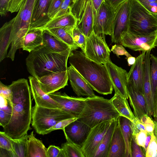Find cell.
I'll return each mask as SVG.
<instances>
[{"instance_id":"obj_1","label":"cell","mask_w":157,"mask_h":157,"mask_svg":"<svg viewBox=\"0 0 157 157\" xmlns=\"http://www.w3.org/2000/svg\"><path fill=\"white\" fill-rule=\"evenodd\" d=\"M11 90L13 112L9 123L4 131L13 139L27 134L32 121L31 91L27 79L22 78L13 81L8 86Z\"/></svg>"},{"instance_id":"obj_2","label":"cell","mask_w":157,"mask_h":157,"mask_svg":"<svg viewBox=\"0 0 157 157\" xmlns=\"http://www.w3.org/2000/svg\"><path fill=\"white\" fill-rule=\"evenodd\" d=\"M68 59L70 65L75 68L93 90L103 95L112 93L113 88L104 64L91 60L83 52L76 50L71 51Z\"/></svg>"},{"instance_id":"obj_3","label":"cell","mask_w":157,"mask_h":157,"mask_svg":"<svg viewBox=\"0 0 157 157\" xmlns=\"http://www.w3.org/2000/svg\"><path fill=\"white\" fill-rule=\"evenodd\" d=\"M72 49L52 52L42 44L29 52L26 59L27 70L37 79L50 73L67 70V62Z\"/></svg>"},{"instance_id":"obj_4","label":"cell","mask_w":157,"mask_h":157,"mask_svg":"<svg viewBox=\"0 0 157 157\" xmlns=\"http://www.w3.org/2000/svg\"><path fill=\"white\" fill-rule=\"evenodd\" d=\"M120 116L110 100L96 96L86 98L84 108L77 120L92 128L105 121L117 120Z\"/></svg>"},{"instance_id":"obj_5","label":"cell","mask_w":157,"mask_h":157,"mask_svg":"<svg viewBox=\"0 0 157 157\" xmlns=\"http://www.w3.org/2000/svg\"><path fill=\"white\" fill-rule=\"evenodd\" d=\"M128 30L138 35L157 31V13L149 11L139 0H130Z\"/></svg>"},{"instance_id":"obj_6","label":"cell","mask_w":157,"mask_h":157,"mask_svg":"<svg viewBox=\"0 0 157 157\" xmlns=\"http://www.w3.org/2000/svg\"><path fill=\"white\" fill-rule=\"evenodd\" d=\"M37 0H25L14 17L12 39L9 54L15 56L17 50L22 48L25 37L29 29L31 18Z\"/></svg>"},{"instance_id":"obj_7","label":"cell","mask_w":157,"mask_h":157,"mask_svg":"<svg viewBox=\"0 0 157 157\" xmlns=\"http://www.w3.org/2000/svg\"><path fill=\"white\" fill-rule=\"evenodd\" d=\"M75 117L60 108L46 107L35 104L32 107V125L37 133L44 135L59 121Z\"/></svg>"},{"instance_id":"obj_8","label":"cell","mask_w":157,"mask_h":157,"mask_svg":"<svg viewBox=\"0 0 157 157\" xmlns=\"http://www.w3.org/2000/svg\"><path fill=\"white\" fill-rule=\"evenodd\" d=\"M70 11L75 18L76 25L86 38L94 32L93 25L96 11L92 0H72Z\"/></svg>"},{"instance_id":"obj_9","label":"cell","mask_w":157,"mask_h":157,"mask_svg":"<svg viewBox=\"0 0 157 157\" xmlns=\"http://www.w3.org/2000/svg\"><path fill=\"white\" fill-rule=\"evenodd\" d=\"M104 36L96 34L94 32L86 38L85 49L84 52L89 59L103 64L110 59L111 52Z\"/></svg>"},{"instance_id":"obj_10","label":"cell","mask_w":157,"mask_h":157,"mask_svg":"<svg viewBox=\"0 0 157 157\" xmlns=\"http://www.w3.org/2000/svg\"><path fill=\"white\" fill-rule=\"evenodd\" d=\"M115 9L104 0L94 16L93 29L96 34L112 35Z\"/></svg>"},{"instance_id":"obj_11","label":"cell","mask_w":157,"mask_h":157,"mask_svg":"<svg viewBox=\"0 0 157 157\" xmlns=\"http://www.w3.org/2000/svg\"><path fill=\"white\" fill-rule=\"evenodd\" d=\"M157 30L146 35H138L128 29L121 37V43L134 51L147 52L155 48Z\"/></svg>"},{"instance_id":"obj_12","label":"cell","mask_w":157,"mask_h":157,"mask_svg":"<svg viewBox=\"0 0 157 157\" xmlns=\"http://www.w3.org/2000/svg\"><path fill=\"white\" fill-rule=\"evenodd\" d=\"M130 0H125L115 9L111 37L112 41L117 44H121V36L128 29Z\"/></svg>"},{"instance_id":"obj_13","label":"cell","mask_w":157,"mask_h":157,"mask_svg":"<svg viewBox=\"0 0 157 157\" xmlns=\"http://www.w3.org/2000/svg\"><path fill=\"white\" fill-rule=\"evenodd\" d=\"M114 120L105 121L91 128L81 147L85 157H94L99 144Z\"/></svg>"},{"instance_id":"obj_14","label":"cell","mask_w":157,"mask_h":157,"mask_svg":"<svg viewBox=\"0 0 157 157\" xmlns=\"http://www.w3.org/2000/svg\"><path fill=\"white\" fill-rule=\"evenodd\" d=\"M104 64L107 68L115 93L128 99L127 71L113 63L110 59Z\"/></svg>"},{"instance_id":"obj_15","label":"cell","mask_w":157,"mask_h":157,"mask_svg":"<svg viewBox=\"0 0 157 157\" xmlns=\"http://www.w3.org/2000/svg\"><path fill=\"white\" fill-rule=\"evenodd\" d=\"M49 95L61 106V109L78 118L85 106L86 98L69 96L65 93L55 92Z\"/></svg>"},{"instance_id":"obj_16","label":"cell","mask_w":157,"mask_h":157,"mask_svg":"<svg viewBox=\"0 0 157 157\" xmlns=\"http://www.w3.org/2000/svg\"><path fill=\"white\" fill-rule=\"evenodd\" d=\"M67 70L53 72L37 79L42 90L49 95L68 85Z\"/></svg>"},{"instance_id":"obj_17","label":"cell","mask_w":157,"mask_h":157,"mask_svg":"<svg viewBox=\"0 0 157 157\" xmlns=\"http://www.w3.org/2000/svg\"><path fill=\"white\" fill-rule=\"evenodd\" d=\"M77 119L66 127L63 131L67 140L81 147L91 128Z\"/></svg>"},{"instance_id":"obj_18","label":"cell","mask_w":157,"mask_h":157,"mask_svg":"<svg viewBox=\"0 0 157 157\" xmlns=\"http://www.w3.org/2000/svg\"><path fill=\"white\" fill-rule=\"evenodd\" d=\"M67 70L71 87L78 97H93L96 96L92 88L74 67L70 65Z\"/></svg>"},{"instance_id":"obj_19","label":"cell","mask_w":157,"mask_h":157,"mask_svg":"<svg viewBox=\"0 0 157 157\" xmlns=\"http://www.w3.org/2000/svg\"><path fill=\"white\" fill-rule=\"evenodd\" d=\"M127 90L130 105L136 118L140 120L143 116L148 115L144 94L129 83L127 84Z\"/></svg>"},{"instance_id":"obj_20","label":"cell","mask_w":157,"mask_h":157,"mask_svg":"<svg viewBox=\"0 0 157 157\" xmlns=\"http://www.w3.org/2000/svg\"><path fill=\"white\" fill-rule=\"evenodd\" d=\"M51 0H37L35 6L29 29H43L51 19L48 12Z\"/></svg>"},{"instance_id":"obj_21","label":"cell","mask_w":157,"mask_h":157,"mask_svg":"<svg viewBox=\"0 0 157 157\" xmlns=\"http://www.w3.org/2000/svg\"><path fill=\"white\" fill-rule=\"evenodd\" d=\"M146 52H142L136 58L128 73V83H131L144 94L143 83L144 73V59Z\"/></svg>"},{"instance_id":"obj_22","label":"cell","mask_w":157,"mask_h":157,"mask_svg":"<svg viewBox=\"0 0 157 157\" xmlns=\"http://www.w3.org/2000/svg\"><path fill=\"white\" fill-rule=\"evenodd\" d=\"M31 93L35 104L44 107L61 109L60 105L41 88L37 79L32 76L29 77Z\"/></svg>"},{"instance_id":"obj_23","label":"cell","mask_w":157,"mask_h":157,"mask_svg":"<svg viewBox=\"0 0 157 157\" xmlns=\"http://www.w3.org/2000/svg\"><path fill=\"white\" fill-rule=\"evenodd\" d=\"M151 51V50L148 51L145 53L144 59V73L143 83L144 94L149 115H151L153 113L154 102L150 74Z\"/></svg>"},{"instance_id":"obj_24","label":"cell","mask_w":157,"mask_h":157,"mask_svg":"<svg viewBox=\"0 0 157 157\" xmlns=\"http://www.w3.org/2000/svg\"><path fill=\"white\" fill-rule=\"evenodd\" d=\"M125 142L117 119L108 157H125Z\"/></svg>"},{"instance_id":"obj_25","label":"cell","mask_w":157,"mask_h":157,"mask_svg":"<svg viewBox=\"0 0 157 157\" xmlns=\"http://www.w3.org/2000/svg\"><path fill=\"white\" fill-rule=\"evenodd\" d=\"M14 17L5 23L0 29V62L7 57V51L11 44Z\"/></svg>"},{"instance_id":"obj_26","label":"cell","mask_w":157,"mask_h":157,"mask_svg":"<svg viewBox=\"0 0 157 157\" xmlns=\"http://www.w3.org/2000/svg\"><path fill=\"white\" fill-rule=\"evenodd\" d=\"M42 29H29L24 39L22 48L29 53L43 44Z\"/></svg>"},{"instance_id":"obj_27","label":"cell","mask_w":157,"mask_h":157,"mask_svg":"<svg viewBox=\"0 0 157 157\" xmlns=\"http://www.w3.org/2000/svg\"><path fill=\"white\" fill-rule=\"evenodd\" d=\"M42 44L48 49L56 52H61L71 48L46 29H43Z\"/></svg>"},{"instance_id":"obj_28","label":"cell","mask_w":157,"mask_h":157,"mask_svg":"<svg viewBox=\"0 0 157 157\" xmlns=\"http://www.w3.org/2000/svg\"><path fill=\"white\" fill-rule=\"evenodd\" d=\"M47 149L42 141L35 137L33 131L28 135L27 157H47Z\"/></svg>"},{"instance_id":"obj_29","label":"cell","mask_w":157,"mask_h":157,"mask_svg":"<svg viewBox=\"0 0 157 157\" xmlns=\"http://www.w3.org/2000/svg\"><path fill=\"white\" fill-rule=\"evenodd\" d=\"M117 120L125 142V157H131V145L132 137V121L122 116L118 117Z\"/></svg>"},{"instance_id":"obj_30","label":"cell","mask_w":157,"mask_h":157,"mask_svg":"<svg viewBox=\"0 0 157 157\" xmlns=\"http://www.w3.org/2000/svg\"><path fill=\"white\" fill-rule=\"evenodd\" d=\"M110 100L117 111L121 116L133 121L136 118L129 105L127 99L121 95L115 93Z\"/></svg>"},{"instance_id":"obj_31","label":"cell","mask_w":157,"mask_h":157,"mask_svg":"<svg viewBox=\"0 0 157 157\" xmlns=\"http://www.w3.org/2000/svg\"><path fill=\"white\" fill-rule=\"evenodd\" d=\"M73 27L53 28L47 29L50 33L69 45L72 51L79 47L75 42L73 37Z\"/></svg>"},{"instance_id":"obj_32","label":"cell","mask_w":157,"mask_h":157,"mask_svg":"<svg viewBox=\"0 0 157 157\" xmlns=\"http://www.w3.org/2000/svg\"><path fill=\"white\" fill-rule=\"evenodd\" d=\"M76 25V20L71 12L52 19L43 29L66 27H74Z\"/></svg>"},{"instance_id":"obj_33","label":"cell","mask_w":157,"mask_h":157,"mask_svg":"<svg viewBox=\"0 0 157 157\" xmlns=\"http://www.w3.org/2000/svg\"><path fill=\"white\" fill-rule=\"evenodd\" d=\"M117 120H114L109 127L99 144L94 157H108Z\"/></svg>"},{"instance_id":"obj_34","label":"cell","mask_w":157,"mask_h":157,"mask_svg":"<svg viewBox=\"0 0 157 157\" xmlns=\"http://www.w3.org/2000/svg\"><path fill=\"white\" fill-rule=\"evenodd\" d=\"M0 125L3 128L10 122L12 115V104L0 95Z\"/></svg>"},{"instance_id":"obj_35","label":"cell","mask_w":157,"mask_h":157,"mask_svg":"<svg viewBox=\"0 0 157 157\" xmlns=\"http://www.w3.org/2000/svg\"><path fill=\"white\" fill-rule=\"evenodd\" d=\"M27 134L18 139H12L13 151L17 157H27Z\"/></svg>"},{"instance_id":"obj_36","label":"cell","mask_w":157,"mask_h":157,"mask_svg":"<svg viewBox=\"0 0 157 157\" xmlns=\"http://www.w3.org/2000/svg\"><path fill=\"white\" fill-rule=\"evenodd\" d=\"M61 148L66 157H85L81 147L70 141L63 144Z\"/></svg>"},{"instance_id":"obj_37","label":"cell","mask_w":157,"mask_h":157,"mask_svg":"<svg viewBox=\"0 0 157 157\" xmlns=\"http://www.w3.org/2000/svg\"><path fill=\"white\" fill-rule=\"evenodd\" d=\"M150 74L153 99L157 88V57L150 54Z\"/></svg>"},{"instance_id":"obj_38","label":"cell","mask_w":157,"mask_h":157,"mask_svg":"<svg viewBox=\"0 0 157 157\" xmlns=\"http://www.w3.org/2000/svg\"><path fill=\"white\" fill-rule=\"evenodd\" d=\"M146 153V157H157V132L154 129Z\"/></svg>"},{"instance_id":"obj_39","label":"cell","mask_w":157,"mask_h":157,"mask_svg":"<svg viewBox=\"0 0 157 157\" xmlns=\"http://www.w3.org/2000/svg\"><path fill=\"white\" fill-rule=\"evenodd\" d=\"M73 37L76 44L81 48L82 51L84 52L86 45V37L79 29L76 25L73 29Z\"/></svg>"},{"instance_id":"obj_40","label":"cell","mask_w":157,"mask_h":157,"mask_svg":"<svg viewBox=\"0 0 157 157\" xmlns=\"http://www.w3.org/2000/svg\"><path fill=\"white\" fill-rule=\"evenodd\" d=\"M12 139L4 131H0V147L14 152L12 142Z\"/></svg>"},{"instance_id":"obj_41","label":"cell","mask_w":157,"mask_h":157,"mask_svg":"<svg viewBox=\"0 0 157 157\" xmlns=\"http://www.w3.org/2000/svg\"><path fill=\"white\" fill-rule=\"evenodd\" d=\"M131 157H145V153L143 147L138 145L132 137L131 145Z\"/></svg>"},{"instance_id":"obj_42","label":"cell","mask_w":157,"mask_h":157,"mask_svg":"<svg viewBox=\"0 0 157 157\" xmlns=\"http://www.w3.org/2000/svg\"><path fill=\"white\" fill-rule=\"evenodd\" d=\"M78 118V117H75L66 119L59 121L48 130L47 132V134L52 131L58 129L63 130L66 127Z\"/></svg>"},{"instance_id":"obj_43","label":"cell","mask_w":157,"mask_h":157,"mask_svg":"<svg viewBox=\"0 0 157 157\" xmlns=\"http://www.w3.org/2000/svg\"><path fill=\"white\" fill-rule=\"evenodd\" d=\"M47 157H66L61 148L51 145L47 149Z\"/></svg>"},{"instance_id":"obj_44","label":"cell","mask_w":157,"mask_h":157,"mask_svg":"<svg viewBox=\"0 0 157 157\" xmlns=\"http://www.w3.org/2000/svg\"><path fill=\"white\" fill-rule=\"evenodd\" d=\"M63 0H51L48 15L51 19H53L60 7Z\"/></svg>"},{"instance_id":"obj_45","label":"cell","mask_w":157,"mask_h":157,"mask_svg":"<svg viewBox=\"0 0 157 157\" xmlns=\"http://www.w3.org/2000/svg\"><path fill=\"white\" fill-rule=\"evenodd\" d=\"M111 51L118 58L120 57V56H125L127 58L132 56L121 44H116L113 45Z\"/></svg>"},{"instance_id":"obj_46","label":"cell","mask_w":157,"mask_h":157,"mask_svg":"<svg viewBox=\"0 0 157 157\" xmlns=\"http://www.w3.org/2000/svg\"><path fill=\"white\" fill-rule=\"evenodd\" d=\"M0 95L3 96L12 104V92L9 86H6L0 81Z\"/></svg>"},{"instance_id":"obj_47","label":"cell","mask_w":157,"mask_h":157,"mask_svg":"<svg viewBox=\"0 0 157 157\" xmlns=\"http://www.w3.org/2000/svg\"><path fill=\"white\" fill-rule=\"evenodd\" d=\"M147 134V132L146 130H141L135 136H132L133 137L136 143L143 147L144 150L145 148V141Z\"/></svg>"},{"instance_id":"obj_48","label":"cell","mask_w":157,"mask_h":157,"mask_svg":"<svg viewBox=\"0 0 157 157\" xmlns=\"http://www.w3.org/2000/svg\"><path fill=\"white\" fill-rule=\"evenodd\" d=\"M25 0H11L8 7L11 13L18 12Z\"/></svg>"},{"instance_id":"obj_49","label":"cell","mask_w":157,"mask_h":157,"mask_svg":"<svg viewBox=\"0 0 157 157\" xmlns=\"http://www.w3.org/2000/svg\"><path fill=\"white\" fill-rule=\"evenodd\" d=\"M148 10L157 13V0H139Z\"/></svg>"},{"instance_id":"obj_50","label":"cell","mask_w":157,"mask_h":157,"mask_svg":"<svg viewBox=\"0 0 157 157\" xmlns=\"http://www.w3.org/2000/svg\"><path fill=\"white\" fill-rule=\"evenodd\" d=\"M132 136H134L141 130H146L144 124L136 118L132 122Z\"/></svg>"},{"instance_id":"obj_51","label":"cell","mask_w":157,"mask_h":157,"mask_svg":"<svg viewBox=\"0 0 157 157\" xmlns=\"http://www.w3.org/2000/svg\"><path fill=\"white\" fill-rule=\"evenodd\" d=\"M11 0H0V15L1 17L6 16L8 12V7Z\"/></svg>"},{"instance_id":"obj_52","label":"cell","mask_w":157,"mask_h":157,"mask_svg":"<svg viewBox=\"0 0 157 157\" xmlns=\"http://www.w3.org/2000/svg\"><path fill=\"white\" fill-rule=\"evenodd\" d=\"M149 115H147L143 116L140 120V121L143 124L144 126L152 125L155 126L154 121Z\"/></svg>"},{"instance_id":"obj_53","label":"cell","mask_w":157,"mask_h":157,"mask_svg":"<svg viewBox=\"0 0 157 157\" xmlns=\"http://www.w3.org/2000/svg\"><path fill=\"white\" fill-rule=\"evenodd\" d=\"M0 148V157H17L14 152L11 151H9L1 147Z\"/></svg>"},{"instance_id":"obj_54","label":"cell","mask_w":157,"mask_h":157,"mask_svg":"<svg viewBox=\"0 0 157 157\" xmlns=\"http://www.w3.org/2000/svg\"><path fill=\"white\" fill-rule=\"evenodd\" d=\"M153 116L155 121H157V88L155 93L154 99Z\"/></svg>"},{"instance_id":"obj_55","label":"cell","mask_w":157,"mask_h":157,"mask_svg":"<svg viewBox=\"0 0 157 157\" xmlns=\"http://www.w3.org/2000/svg\"><path fill=\"white\" fill-rule=\"evenodd\" d=\"M108 2L114 8L125 0H107Z\"/></svg>"},{"instance_id":"obj_56","label":"cell","mask_w":157,"mask_h":157,"mask_svg":"<svg viewBox=\"0 0 157 157\" xmlns=\"http://www.w3.org/2000/svg\"><path fill=\"white\" fill-rule=\"evenodd\" d=\"M94 8L96 12L104 0H92Z\"/></svg>"},{"instance_id":"obj_57","label":"cell","mask_w":157,"mask_h":157,"mask_svg":"<svg viewBox=\"0 0 157 157\" xmlns=\"http://www.w3.org/2000/svg\"><path fill=\"white\" fill-rule=\"evenodd\" d=\"M151 134L147 133V136L146 137L145 143V148L144 150L145 153H146L147 147L148 146L151 139Z\"/></svg>"},{"instance_id":"obj_58","label":"cell","mask_w":157,"mask_h":157,"mask_svg":"<svg viewBox=\"0 0 157 157\" xmlns=\"http://www.w3.org/2000/svg\"><path fill=\"white\" fill-rule=\"evenodd\" d=\"M136 60V58L131 56L127 58V61L128 66H132L134 64Z\"/></svg>"},{"instance_id":"obj_59","label":"cell","mask_w":157,"mask_h":157,"mask_svg":"<svg viewBox=\"0 0 157 157\" xmlns=\"http://www.w3.org/2000/svg\"><path fill=\"white\" fill-rule=\"evenodd\" d=\"M155 129L157 132V121H154Z\"/></svg>"},{"instance_id":"obj_60","label":"cell","mask_w":157,"mask_h":157,"mask_svg":"<svg viewBox=\"0 0 157 157\" xmlns=\"http://www.w3.org/2000/svg\"><path fill=\"white\" fill-rule=\"evenodd\" d=\"M155 47H157V39L156 41V42L155 44Z\"/></svg>"}]
</instances>
